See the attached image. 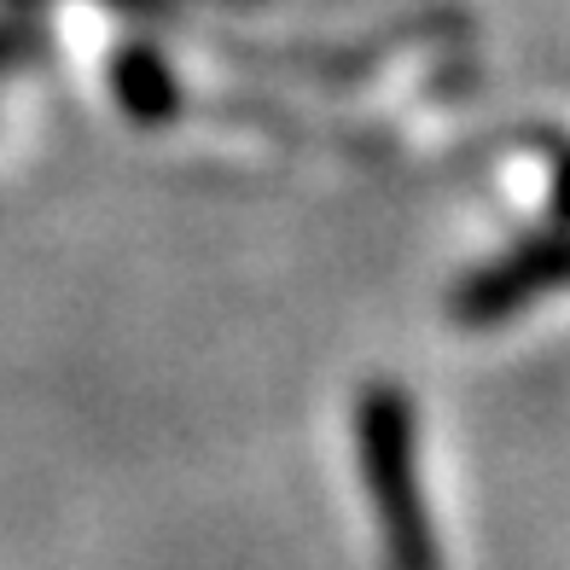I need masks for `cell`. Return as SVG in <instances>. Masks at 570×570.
<instances>
[{"label":"cell","instance_id":"obj_1","mask_svg":"<svg viewBox=\"0 0 570 570\" xmlns=\"http://www.w3.org/2000/svg\"><path fill=\"white\" fill-rule=\"evenodd\" d=\"M355 465H361V483H367L373 524L384 535V564L443 570L436 524L420 489V460H413V396L391 379L361 384L355 396Z\"/></svg>","mask_w":570,"mask_h":570},{"label":"cell","instance_id":"obj_2","mask_svg":"<svg viewBox=\"0 0 570 570\" xmlns=\"http://www.w3.org/2000/svg\"><path fill=\"white\" fill-rule=\"evenodd\" d=\"M570 285V227H535L501 256H489L483 268H472L454 292H449V321L465 332H489L507 326L512 315H524L535 297L564 292Z\"/></svg>","mask_w":570,"mask_h":570},{"label":"cell","instance_id":"obj_3","mask_svg":"<svg viewBox=\"0 0 570 570\" xmlns=\"http://www.w3.org/2000/svg\"><path fill=\"white\" fill-rule=\"evenodd\" d=\"M117 99H122V111L135 117V122H164L175 111V76L169 65L151 53V47H128V53H117Z\"/></svg>","mask_w":570,"mask_h":570},{"label":"cell","instance_id":"obj_4","mask_svg":"<svg viewBox=\"0 0 570 570\" xmlns=\"http://www.w3.org/2000/svg\"><path fill=\"white\" fill-rule=\"evenodd\" d=\"M548 198H553V222L570 227V146H553V180H548Z\"/></svg>","mask_w":570,"mask_h":570}]
</instances>
